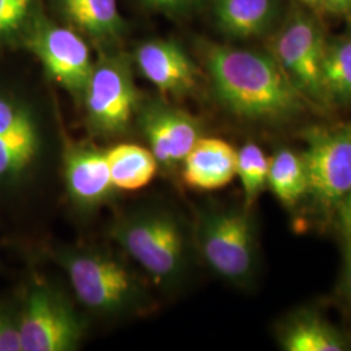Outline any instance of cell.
Segmentation results:
<instances>
[{"mask_svg":"<svg viewBox=\"0 0 351 351\" xmlns=\"http://www.w3.org/2000/svg\"><path fill=\"white\" fill-rule=\"evenodd\" d=\"M203 55L216 98L239 119L282 124L310 104L274 55L221 45H207Z\"/></svg>","mask_w":351,"mask_h":351,"instance_id":"6da1fadb","label":"cell"},{"mask_svg":"<svg viewBox=\"0 0 351 351\" xmlns=\"http://www.w3.org/2000/svg\"><path fill=\"white\" fill-rule=\"evenodd\" d=\"M52 259L68 277L75 300L90 314L123 319L150 313L154 302L143 278L112 252L60 246L52 251Z\"/></svg>","mask_w":351,"mask_h":351,"instance_id":"7a4b0ae2","label":"cell"},{"mask_svg":"<svg viewBox=\"0 0 351 351\" xmlns=\"http://www.w3.org/2000/svg\"><path fill=\"white\" fill-rule=\"evenodd\" d=\"M113 242L160 290L180 285L189 265V239L181 219L159 204L121 213L108 230Z\"/></svg>","mask_w":351,"mask_h":351,"instance_id":"3957f363","label":"cell"},{"mask_svg":"<svg viewBox=\"0 0 351 351\" xmlns=\"http://www.w3.org/2000/svg\"><path fill=\"white\" fill-rule=\"evenodd\" d=\"M195 242L215 275L236 287L255 276L258 243L255 223L246 207L210 208L199 213Z\"/></svg>","mask_w":351,"mask_h":351,"instance_id":"277c9868","label":"cell"},{"mask_svg":"<svg viewBox=\"0 0 351 351\" xmlns=\"http://www.w3.org/2000/svg\"><path fill=\"white\" fill-rule=\"evenodd\" d=\"M23 351L77 350L86 333V322L63 290L36 278L17 308Z\"/></svg>","mask_w":351,"mask_h":351,"instance_id":"5b68a950","label":"cell"},{"mask_svg":"<svg viewBox=\"0 0 351 351\" xmlns=\"http://www.w3.org/2000/svg\"><path fill=\"white\" fill-rule=\"evenodd\" d=\"M88 130L99 138L124 136L139 108L130 64L121 55H106L94 63L82 94Z\"/></svg>","mask_w":351,"mask_h":351,"instance_id":"8992f818","label":"cell"},{"mask_svg":"<svg viewBox=\"0 0 351 351\" xmlns=\"http://www.w3.org/2000/svg\"><path fill=\"white\" fill-rule=\"evenodd\" d=\"M303 137L308 194L326 208L337 207L351 191V124L313 128Z\"/></svg>","mask_w":351,"mask_h":351,"instance_id":"52a82bcc","label":"cell"},{"mask_svg":"<svg viewBox=\"0 0 351 351\" xmlns=\"http://www.w3.org/2000/svg\"><path fill=\"white\" fill-rule=\"evenodd\" d=\"M45 152L43 128L36 112L0 93V189H14L34 175Z\"/></svg>","mask_w":351,"mask_h":351,"instance_id":"ba28073f","label":"cell"},{"mask_svg":"<svg viewBox=\"0 0 351 351\" xmlns=\"http://www.w3.org/2000/svg\"><path fill=\"white\" fill-rule=\"evenodd\" d=\"M326 39L313 16L294 12L280 29L274 40V56L294 86L317 104L326 103L322 66Z\"/></svg>","mask_w":351,"mask_h":351,"instance_id":"9c48e42d","label":"cell"},{"mask_svg":"<svg viewBox=\"0 0 351 351\" xmlns=\"http://www.w3.org/2000/svg\"><path fill=\"white\" fill-rule=\"evenodd\" d=\"M29 46L51 80L81 99L94 68L85 39L69 27L42 20L34 26Z\"/></svg>","mask_w":351,"mask_h":351,"instance_id":"30bf717a","label":"cell"},{"mask_svg":"<svg viewBox=\"0 0 351 351\" xmlns=\"http://www.w3.org/2000/svg\"><path fill=\"white\" fill-rule=\"evenodd\" d=\"M139 130L159 167L175 171L202 137L199 123L188 112L162 101L139 104Z\"/></svg>","mask_w":351,"mask_h":351,"instance_id":"8fae6325","label":"cell"},{"mask_svg":"<svg viewBox=\"0 0 351 351\" xmlns=\"http://www.w3.org/2000/svg\"><path fill=\"white\" fill-rule=\"evenodd\" d=\"M65 191L75 210L93 213L111 202L116 194L106 150L88 142L65 141L63 146Z\"/></svg>","mask_w":351,"mask_h":351,"instance_id":"7c38bea8","label":"cell"},{"mask_svg":"<svg viewBox=\"0 0 351 351\" xmlns=\"http://www.w3.org/2000/svg\"><path fill=\"white\" fill-rule=\"evenodd\" d=\"M134 60L141 75L164 94L182 97L197 88L198 69L175 40H147L137 47Z\"/></svg>","mask_w":351,"mask_h":351,"instance_id":"4fadbf2b","label":"cell"},{"mask_svg":"<svg viewBox=\"0 0 351 351\" xmlns=\"http://www.w3.org/2000/svg\"><path fill=\"white\" fill-rule=\"evenodd\" d=\"M189 188L213 191L226 188L237 176V150L224 139L201 137L181 164Z\"/></svg>","mask_w":351,"mask_h":351,"instance_id":"5bb4252c","label":"cell"},{"mask_svg":"<svg viewBox=\"0 0 351 351\" xmlns=\"http://www.w3.org/2000/svg\"><path fill=\"white\" fill-rule=\"evenodd\" d=\"M216 24L232 38H255L268 32L277 17L276 0H213Z\"/></svg>","mask_w":351,"mask_h":351,"instance_id":"9a60e30c","label":"cell"},{"mask_svg":"<svg viewBox=\"0 0 351 351\" xmlns=\"http://www.w3.org/2000/svg\"><path fill=\"white\" fill-rule=\"evenodd\" d=\"M278 341L287 351H345L346 339L326 319L313 313H298L289 317L278 332Z\"/></svg>","mask_w":351,"mask_h":351,"instance_id":"2e32d148","label":"cell"},{"mask_svg":"<svg viewBox=\"0 0 351 351\" xmlns=\"http://www.w3.org/2000/svg\"><path fill=\"white\" fill-rule=\"evenodd\" d=\"M106 156L113 186L121 191L146 188L159 168L150 149L137 143H117L106 150Z\"/></svg>","mask_w":351,"mask_h":351,"instance_id":"e0dca14e","label":"cell"},{"mask_svg":"<svg viewBox=\"0 0 351 351\" xmlns=\"http://www.w3.org/2000/svg\"><path fill=\"white\" fill-rule=\"evenodd\" d=\"M64 17L98 40H111L124 30L117 0H58Z\"/></svg>","mask_w":351,"mask_h":351,"instance_id":"ac0fdd59","label":"cell"},{"mask_svg":"<svg viewBox=\"0 0 351 351\" xmlns=\"http://www.w3.org/2000/svg\"><path fill=\"white\" fill-rule=\"evenodd\" d=\"M267 186L287 207H294L308 194V180L302 155L281 149L271 158Z\"/></svg>","mask_w":351,"mask_h":351,"instance_id":"d6986e66","label":"cell"},{"mask_svg":"<svg viewBox=\"0 0 351 351\" xmlns=\"http://www.w3.org/2000/svg\"><path fill=\"white\" fill-rule=\"evenodd\" d=\"M322 84L328 101H351V37L326 42Z\"/></svg>","mask_w":351,"mask_h":351,"instance_id":"ffe728a7","label":"cell"},{"mask_svg":"<svg viewBox=\"0 0 351 351\" xmlns=\"http://www.w3.org/2000/svg\"><path fill=\"white\" fill-rule=\"evenodd\" d=\"M269 162L271 158L254 142L245 143L237 151V176L243 190V207L250 210L267 188Z\"/></svg>","mask_w":351,"mask_h":351,"instance_id":"44dd1931","label":"cell"},{"mask_svg":"<svg viewBox=\"0 0 351 351\" xmlns=\"http://www.w3.org/2000/svg\"><path fill=\"white\" fill-rule=\"evenodd\" d=\"M32 0H0V37L16 32L25 21Z\"/></svg>","mask_w":351,"mask_h":351,"instance_id":"7402d4cb","label":"cell"},{"mask_svg":"<svg viewBox=\"0 0 351 351\" xmlns=\"http://www.w3.org/2000/svg\"><path fill=\"white\" fill-rule=\"evenodd\" d=\"M0 351H23L17 308L0 304Z\"/></svg>","mask_w":351,"mask_h":351,"instance_id":"603a6c76","label":"cell"},{"mask_svg":"<svg viewBox=\"0 0 351 351\" xmlns=\"http://www.w3.org/2000/svg\"><path fill=\"white\" fill-rule=\"evenodd\" d=\"M143 5L159 12L182 13L194 8L201 0H139Z\"/></svg>","mask_w":351,"mask_h":351,"instance_id":"cb8c5ba5","label":"cell"},{"mask_svg":"<svg viewBox=\"0 0 351 351\" xmlns=\"http://www.w3.org/2000/svg\"><path fill=\"white\" fill-rule=\"evenodd\" d=\"M317 8L339 16L350 14L351 0H319Z\"/></svg>","mask_w":351,"mask_h":351,"instance_id":"d4e9b609","label":"cell"},{"mask_svg":"<svg viewBox=\"0 0 351 351\" xmlns=\"http://www.w3.org/2000/svg\"><path fill=\"white\" fill-rule=\"evenodd\" d=\"M339 219H341V224L343 226V230L348 236L349 241H351V191L339 202Z\"/></svg>","mask_w":351,"mask_h":351,"instance_id":"484cf974","label":"cell"},{"mask_svg":"<svg viewBox=\"0 0 351 351\" xmlns=\"http://www.w3.org/2000/svg\"><path fill=\"white\" fill-rule=\"evenodd\" d=\"M345 288L351 297V241L346 249V267H345Z\"/></svg>","mask_w":351,"mask_h":351,"instance_id":"4316f807","label":"cell"},{"mask_svg":"<svg viewBox=\"0 0 351 351\" xmlns=\"http://www.w3.org/2000/svg\"><path fill=\"white\" fill-rule=\"evenodd\" d=\"M300 1L313 7V8H317V5H319V0H300Z\"/></svg>","mask_w":351,"mask_h":351,"instance_id":"83f0119b","label":"cell"},{"mask_svg":"<svg viewBox=\"0 0 351 351\" xmlns=\"http://www.w3.org/2000/svg\"><path fill=\"white\" fill-rule=\"evenodd\" d=\"M350 37H351V36H350Z\"/></svg>","mask_w":351,"mask_h":351,"instance_id":"f1b7e54d","label":"cell"}]
</instances>
